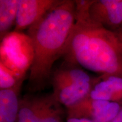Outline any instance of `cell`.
I'll list each match as a JSON object with an SVG mask.
<instances>
[{"label":"cell","mask_w":122,"mask_h":122,"mask_svg":"<svg viewBox=\"0 0 122 122\" xmlns=\"http://www.w3.org/2000/svg\"><path fill=\"white\" fill-rule=\"evenodd\" d=\"M76 20L62 57L93 72L122 77V35L92 22L90 1H75Z\"/></svg>","instance_id":"cell-1"},{"label":"cell","mask_w":122,"mask_h":122,"mask_svg":"<svg viewBox=\"0 0 122 122\" xmlns=\"http://www.w3.org/2000/svg\"><path fill=\"white\" fill-rule=\"evenodd\" d=\"M75 20V1L61 0L27 30L33 51L27 86L30 93L41 91L50 84L53 66L62 57Z\"/></svg>","instance_id":"cell-2"},{"label":"cell","mask_w":122,"mask_h":122,"mask_svg":"<svg viewBox=\"0 0 122 122\" xmlns=\"http://www.w3.org/2000/svg\"><path fill=\"white\" fill-rule=\"evenodd\" d=\"M61 0H20L14 31L22 32L30 28Z\"/></svg>","instance_id":"cell-8"},{"label":"cell","mask_w":122,"mask_h":122,"mask_svg":"<svg viewBox=\"0 0 122 122\" xmlns=\"http://www.w3.org/2000/svg\"><path fill=\"white\" fill-rule=\"evenodd\" d=\"M89 96L94 100L114 102L122 105V77L106 74L96 77Z\"/></svg>","instance_id":"cell-9"},{"label":"cell","mask_w":122,"mask_h":122,"mask_svg":"<svg viewBox=\"0 0 122 122\" xmlns=\"http://www.w3.org/2000/svg\"><path fill=\"white\" fill-rule=\"evenodd\" d=\"M122 107V105L117 102L94 100L88 96L66 108V119H86L94 122H111Z\"/></svg>","instance_id":"cell-6"},{"label":"cell","mask_w":122,"mask_h":122,"mask_svg":"<svg viewBox=\"0 0 122 122\" xmlns=\"http://www.w3.org/2000/svg\"><path fill=\"white\" fill-rule=\"evenodd\" d=\"M1 61L18 76L24 78L33 58L32 42L27 35L13 31L1 40Z\"/></svg>","instance_id":"cell-5"},{"label":"cell","mask_w":122,"mask_h":122,"mask_svg":"<svg viewBox=\"0 0 122 122\" xmlns=\"http://www.w3.org/2000/svg\"><path fill=\"white\" fill-rule=\"evenodd\" d=\"M117 31H118L119 33H120V34H121V35H122V25H121V26L120 27V28H119L118 30H117Z\"/></svg>","instance_id":"cell-15"},{"label":"cell","mask_w":122,"mask_h":122,"mask_svg":"<svg viewBox=\"0 0 122 122\" xmlns=\"http://www.w3.org/2000/svg\"><path fill=\"white\" fill-rule=\"evenodd\" d=\"M20 0H0V38L1 40L15 25Z\"/></svg>","instance_id":"cell-11"},{"label":"cell","mask_w":122,"mask_h":122,"mask_svg":"<svg viewBox=\"0 0 122 122\" xmlns=\"http://www.w3.org/2000/svg\"><path fill=\"white\" fill-rule=\"evenodd\" d=\"M21 86L0 90V122H17Z\"/></svg>","instance_id":"cell-10"},{"label":"cell","mask_w":122,"mask_h":122,"mask_svg":"<svg viewBox=\"0 0 122 122\" xmlns=\"http://www.w3.org/2000/svg\"><path fill=\"white\" fill-rule=\"evenodd\" d=\"M66 122H94L89 119H86L68 118V119H66Z\"/></svg>","instance_id":"cell-13"},{"label":"cell","mask_w":122,"mask_h":122,"mask_svg":"<svg viewBox=\"0 0 122 122\" xmlns=\"http://www.w3.org/2000/svg\"><path fill=\"white\" fill-rule=\"evenodd\" d=\"M86 14L92 22L117 31L122 24V0L90 1Z\"/></svg>","instance_id":"cell-7"},{"label":"cell","mask_w":122,"mask_h":122,"mask_svg":"<svg viewBox=\"0 0 122 122\" xmlns=\"http://www.w3.org/2000/svg\"><path fill=\"white\" fill-rule=\"evenodd\" d=\"M65 114L53 93H30L20 98L17 122H63Z\"/></svg>","instance_id":"cell-4"},{"label":"cell","mask_w":122,"mask_h":122,"mask_svg":"<svg viewBox=\"0 0 122 122\" xmlns=\"http://www.w3.org/2000/svg\"><path fill=\"white\" fill-rule=\"evenodd\" d=\"M95 79L80 66L64 61L51 73L52 93L62 106L69 107L89 95Z\"/></svg>","instance_id":"cell-3"},{"label":"cell","mask_w":122,"mask_h":122,"mask_svg":"<svg viewBox=\"0 0 122 122\" xmlns=\"http://www.w3.org/2000/svg\"><path fill=\"white\" fill-rule=\"evenodd\" d=\"M111 122H122V107L115 118Z\"/></svg>","instance_id":"cell-14"},{"label":"cell","mask_w":122,"mask_h":122,"mask_svg":"<svg viewBox=\"0 0 122 122\" xmlns=\"http://www.w3.org/2000/svg\"><path fill=\"white\" fill-rule=\"evenodd\" d=\"M24 78L18 76L2 63H0V90L13 89L22 86Z\"/></svg>","instance_id":"cell-12"}]
</instances>
